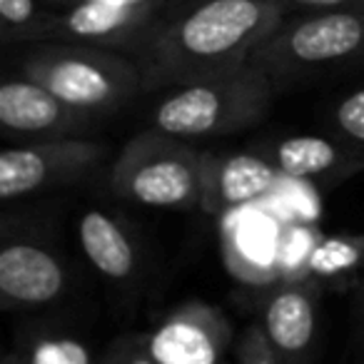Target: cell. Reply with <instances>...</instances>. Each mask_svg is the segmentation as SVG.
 Wrapping results in <instances>:
<instances>
[{
  "label": "cell",
  "mask_w": 364,
  "mask_h": 364,
  "mask_svg": "<svg viewBox=\"0 0 364 364\" xmlns=\"http://www.w3.org/2000/svg\"><path fill=\"white\" fill-rule=\"evenodd\" d=\"M287 13L277 0H193L132 55L142 92L172 90L247 65Z\"/></svg>",
  "instance_id": "1"
},
{
  "label": "cell",
  "mask_w": 364,
  "mask_h": 364,
  "mask_svg": "<svg viewBox=\"0 0 364 364\" xmlns=\"http://www.w3.org/2000/svg\"><path fill=\"white\" fill-rule=\"evenodd\" d=\"M277 85L252 63L208 80L172 87L150 112V127L182 137H220L267 117Z\"/></svg>",
  "instance_id": "2"
},
{
  "label": "cell",
  "mask_w": 364,
  "mask_h": 364,
  "mask_svg": "<svg viewBox=\"0 0 364 364\" xmlns=\"http://www.w3.org/2000/svg\"><path fill=\"white\" fill-rule=\"evenodd\" d=\"M21 75L92 117L120 110L142 92L135 58L85 43H36L23 58Z\"/></svg>",
  "instance_id": "3"
},
{
  "label": "cell",
  "mask_w": 364,
  "mask_h": 364,
  "mask_svg": "<svg viewBox=\"0 0 364 364\" xmlns=\"http://www.w3.org/2000/svg\"><path fill=\"white\" fill-rule=\"evenodd\" d=\"M274 85L364 65V13L294 11L250 55Z\"/></svg>",
  "instance_id": "4"
},
{
  "label": "cell",
  "mask_w": 364,
  "mask_h": 364,
  "mask_svg": "<svg viewBox=\"0 0 364 364\" xmlns=\"http://www.w3.org/2000/svg\"><path fill=\"white\" fill-rule=\"evenodd\" d=\"M205 152L155 127L125 142L110 170L115 195L145 208L190 210L203 203Z\"/></svg>",
  "instance_id": "5"
},
{
  "label": "cell",
  "mask_w": 364,
  "mask_h": 364,
  "mask_svg": "<svg viewBox=\"0 0 364 364\" xmlns=\"http://www.w3.org/2000/svg\"><path fill=\"white\" fill-rule=\"evenodd\" d=\"M193 0H145V3H87L58 11L46 43H85L135 55L180 8Z\"/></svg>",
  "instance_id": "6"
},
{
  "label": "cell",
  "mask_w": 364,
  "mask_h": 364,
  "mask_svg": "<svg viewBox=\"0 0 364 364\" xmlns=\"http://www.w3.org/2000/svg\"><path fill=\"white\" fill-rule=\"evenodd\" d=\"M107 145L87 137H55L13 145L0 155V198L6 203L70 185L95 172Z\"/></svg>",
  "instance_id": "7"
},
{
  "label": "cell",
  "mask_w": 364,
  "mask_h": 364,
  "mask_svg": "<svg viewBox=\"0 0 364 364\" xmlns=\"http://www.w3.org/2000/svg\"><path fill=\"white\" fill-rule=\"evenodd\" d=\"M230 339L232 327L228 317L205 302L180 304L147 332L157 364H223Z\"/></svg>",
  "instance_id": "8"
},
{
  "label": "cell",
  "mask_w": 364,
  "mask_h": 364,
  "mask_svg": "<svg viewBox=\"0 0 364 364\" xmlns=\"http://www.w3.org/2000/svg\"><path fill=\"white\" fill-rule=\"evenodd\" d=\"M90 122L92 115L63 102L55 92L26 75L8 77L0 85V125L8 135L38 140L80 137Z\"/></svg>",
  "instance_id": "9"
},
{
  "label": "cell",
  "mask_w": 364,
  "mask_h": 364,
  "mask_svg": "<svg viewBox=\"0 0 364 364\" xmlns=\"http://www.w3.org/2000/svg\"><path fill=\"white\" fill-rule=\"evenodd\" d=\"M262 329L282 364H309L317 339V287L307 279L279 284L264 302Z\"/></svg>",
  "instance_id": "10"
},
{
  "label": "cell",
  "mask_w": 364,
  "mask_h": 364,
  "mask_svg": "<svg viewBox=\"0 0 364 364\" xmlns=\"http://www.w3.org/2000/svg\"><path fill=\"white\" fill-rule=\"evenodd\" d=\"M68 287L65 264L36 242H8L0 252V299L8 309L43 307Z\"/></svg>",
  "instance_id": "11"
},
{
  "label": "cell",
  "mask_w": 364,
  "mask_h": 364,
  "mask_svg": "<svg viewBox=\"0 0 364 364\" xmlns=\"http://www.w3.org/2000/svg\"><path fill=\"white\" fill-rule=\"evenodd\" d=\"M279 170L269 157L247 152H205L203 203L200 208L210 215H220L230 208H240L269 193L277 182Z\"/></svg>",
  "instance_id": "12"
},
{
  "label": "cell",
  "mask_w": 364,
  "mask_h": 364,
  "mask_svg": "<svg viewBox=\"0 0 364 364\" xmlns=\"http://www.w3.org/2000/svg\"><path fill=\"white\" fill-rule=\"evenodd\" d=\"M77 237L92 267L110 282H130L140 269L135 235L107 210H85L77 220Z\"/></svg>",
  "instance_id": "13"
},
{
  "label": "cell",
  "mask_w": 364,
  "mask_h": 364,
  "mask_svg": "<svg viewBox=\"0 0 364 364\" xmlns=\"http://www.w3.org/2000/svg\"><path fill=\"white\" fill-rule=\"evenodd\" d=\"M269 160L287 177L339 175L364 167V155L349 145L319 135H294L272 147Z\"/></svg>",
  "instance_id": "14"
},
{
  "label": "cell",
  "mask_w": 364,
  "mask_h": 364,
  "mask_svg": "<svg viewBox=\"0 0 364 364\" xmlns=\"http://www.w3.org/2000/svg\"><path fill=\"white\" fill-rule=\"evenodd\" d=\"M3 364H100L82 339L70 334H36L13 349Z\"/></svg>",
  "instance_id": "15"
},
{
  "label": "cell",
  "mask_w": 364,
  "mask_h": 364,
  "mask_svg": "<svg viewBox=\"0 0 364 364\" xmlns=\"http://www.w3.org/2000/svg\"><path fill=\"white\" fill-rule=\"evenodd\" d=\"M58 11L43 0H0V28L6 43H46Z\"/></svg>",
  "instance_id": "16"
},
{
  "label": "cell",
  "mask_w": 364,
  "mask_h": 364,
  "mask_svg": "<svg viewBox=\"0 0 364 364\" xmlns=\"http://www.w3.org/2000/svg\"><path fill=\"white\" fill-rule=\"evenodd\" d=\"M364 267V235L327 237L309 252L307 269L314 277H339Z\"/></svg>",
  "instance_id": "17"
},
{
  "label": "cell",
  "mask_w": 364,
  "mask_h": 364,
  "mask_svg": "<svg viewBox=\"0 0 364 364\" xmlns=\"http://www.w3.org/2000/svg\"><path fill=\"white\" fill-rule=\"evenodd\" d=\"M334 127L349 145L364 147V87L349 92L334 107Z\"/></svg>",
  "instance_id": "18"
},
{
  "label": "cell",
  "mask_w": 364,
  "mask_h": 364,
  "mask_svg": "<svg viewBox=\"0 0 364 364\" xmlns=\"http://www.w3.org/2000/svg\"><path fill=\"white\" fill-rule=\"evenodd\" d=\"M100 364H157L147 344V332L120 337L105 349Z\"/></svg>",
  "instance_id": "19"
},
{
  "label": "cell",
  "mask_w": 364,
  "mask_h": 364,
  "mask_svg": "<svg viewBox=\"0 0 364 364\" xmlns=\"http://www.w3.org/2000/svg\"><path fill=\"white\" fill-rule=\"evenodd\" d=\"M237 364H282L274 349L269 347L267 334H264L262 324L255 322L240 337L237 347Z\"/></svg>",
  "instance_id": "20"
},
{
  "label": "cell",
  "mask_w": 364,
  "mask_h": 364,
  "mask_svg": "<svg viewBox=\"0 0 364 364\" xmlns=\"http://www.w3.org/2000/svg\"><path fill=\"white\" fill-rule=\"evenodd\" d=\"M287 8L289 13L294 11H354L364 13V0H277Z\"/></svg>",
  "instance_id": "21"
},
{
  "label": "cell",
  "mask_w": 364,
  "mask_h": 364,
  "mask_svg": "<svg viewBox=\"0 0 364 364\" xmlns=\"http://www.w3.org/2000/svg\"><path fill=\"white\" fill-rule=\"evenodd\" d=\"M43 3L53 11H68V8L87 6V3H120V6H127V3H145V0H43Z\"/></svg>",
  "instance_id": "22"
},
{
  "label": "cell",
  "mask_w": 364,
  "mask_h": 364,
  "mask_svg": "<svg viewBox=\"0 0 364 364\" xmlns=\"http://www.w3.org/2000/svg\"><path fill=\"white\" fill-rule=\"evenodd\" d=\"M362 314H364V292H362Z\"/></svg>",
  "instance_id": "23"
},
{
  "label": "cell",
  "mask_w": 364,
  "mask_h": 364,
  "mask_svg": "<svg viewBox=\"0 0 364 364\" xmlns=\"http://www.w3.org/2000/svg\"><path fill=\"white\" fill-rule=\"evenodd\" d=\"M223 364H225V362H223Z\"/></svg>",
  "instance_id": "24"
}]
</instances>
